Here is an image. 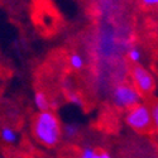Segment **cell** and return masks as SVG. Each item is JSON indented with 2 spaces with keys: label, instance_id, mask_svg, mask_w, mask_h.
Instances as JSON below:
<instances>
[{
  "label": "cell",
  "instance_id": "obj_4",
  "mask_svg": "<svg viewBox=\"0 0 158 158\" xmlns=\"http://www.w3.org/2000/svg\"><path fill=\"white\" fill-rule=\"evenodd\" d=\"M114 101L118 106H123V108H133L134 105L139 104L140 101V94L135 90V87L130 86V85H118L114 89L113 93Z\"/></svg>",
  "mask_w": 158,
  "mask_h": 158
},
{
  "label": "cell",
  "instance_id": "obj_9",
  "mask_svg": "<svg viewBox=\"0 0 158 158\" xmlns=\"http://www.w3.org/2000/svg\"><path fill=\"white\" fill-rule=\"evenodd\" d=\"M128 57H129V60H130L131 62L138 63V62L140 61V57H142L140 51H139L137 47H131V48L128 51Z\"/></svg>",
  "mask_w": 158,
  "mask_h": 158
},
{
  "label": "cell",
  "instance_id": "obj_1",
  "mask_svg": "<svg viewBox=\"0 0 158 158\" xmlns=\"http://www.w3.org/2000/svg\"><path fill=\"white\" fill-rule=\"evenodd\" d=\"M33 135L46 147H55L61 139L62 129L58 118L49 110L39 111L33 122Z\"/></svg>",
  "mask_w": 158,
  "mask_h": 158
},
{
  "label": "cell",
  "instance_id": "obj_3",
  "mask_svg": "<svg viewBox=\"0 0 158 158\" xmlns=\"http://www.w3.org/2000/svg\"><path fill=\"white\" fill-rule=\"evenodd\" d=\"M131 77H133L134 87L140 95H149L154 90L156 82L151 72L140 64H134L131 69Z\"/></svg>",
  "mask_w": 158,
  "mask_h": 158
},
{
  "label": "cell",
  "instance_id": "obj_13",
  "mask_svg": "<svg viewBox=\"0 0 158 158\" xmlns=\"http://www.w3.org/2000/svg\"><path fill=\"white\" fill-rule=\"evenodd\" d=\"M95 158H111V156L105 151H98L95 152Z\"/></svg>",
  "mask_w": 158,
  "mask_h": 158
},
{
  "label": "cell",
  "instance_id": "obj_10",
  "mask_svg": "<svg viewBox=\"0 0 158 158\" xmlns=\"http://www.w3.org/2000/svg\"><path fill=\"white\" fill-rule=\"evenodd\" d=\"M64 134L66 137H69V138H72L77 134V127L75 124H69V125H66L64 127Z\"/></svg>",
  "mask_w": 158,
  "mask_h": 158
},
{
  "label": "cell",
  "instance_id": "obj_12",
  "mask_svg": "<svg viewBox=\"0 0 158 158\" xmlns=\"http://www.w3.org/2000/svg\"><path fill=\"white\" fill-rule=\"evenodd\" d=\"M146 6H158V0H139Z\"/></svg>",
  "mask_w": 158,
  "mask_h": 158
},
{
  "label": "cell",
  "instance_id": "obj_6",
  "mask_svg": "<svg viewBox=\"0 0 158 158\" xmlns=\"http://www.w3.org/2000/svg\"><path fill=\"white\" fill-rule=\"evenodd\" d=\"M0 137H2V139L5 143H9V144L15 143L17 138H18L17 133L11 128H9V127H3L2 128V130H0Z\"/></svg>",
  "mask_w": 158,
  "mask_h": 158
},
{
  "label": "cell",
  "instance_id": "obj_7",
  "mask_svg": "<svg viewBox=\"0 0 158 158\" xmlns=\"http://www.w3.org/2000/svg\"><path fill=\"white\" fill-rule=\"evenodd\" d=\"M84 64H85V61L82 58L81 55H78V53H72L70 56V66L72 69L75 70H81L84 67Z\"/></svg>",
  "mask_w": 158,
  "mask_h": 158
},
{
  "label": "cell",
  "instance_id": "obj_5",
  "mask_svg": "<svg viewBox=\"0 0 158 158\" xmlns=\"http://www.w3.org/2000/svg\"><path fill=\"white\" fill-rule=\"evenodd\" d=\"M34 104H35V106L38 108L39 111H47V110H49V101H48V99H47L44 93H41V91L35 93V95H34Z\"/></svg>",
  "mask_w": 158,
  "mask_h": 158
},
{
  "label": "cell",
  "instance_id": "obj_8",
  "mask_svg": "<svg viewBox=\"0 0 158 158\" xmlns=\"http://www.w3.org/2000/svg\"><path fill=\"white\" fill-rule=\"evenodd\" d=\"M149 110L152 115V122H153V128L158 130V100H153L149 105Z\"/></svg>",
  "mask_w": 158,
  "mask_h": 158
},
{
  "label": "cell",
  "instance_id": "obj_2",
  "mask_svg": "<svg viewBox=\"0 0 158 158\" xmlns=\"http://www.w3.org/2000/svg\"><path fill=\"white\" fill-rule=\"evenodd\" d=\"M127 124L138 133H148L153 129V122L149 106L146 104H137L133 108H130L127 118Z\"/></svg>",
  "mask_w": 158,
  "mask_h": 158
},
{
  "label": "cell",
  "instance_id": "obj_11",
  "mask_svg": "<svg viewBox=\"0 0 158 158\" xmlns=\"http://www.w3.org/2000/svg\"><path fill=\"white\" fill-rule=\"evenodd\" d=\"M95 152L93 148H86L84 149L82 154H81V158H95Z\"/></svg>",
  "mask_w": 158,
  "mask_h": 158
}]
</instances>
